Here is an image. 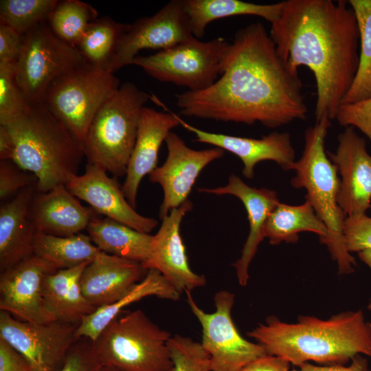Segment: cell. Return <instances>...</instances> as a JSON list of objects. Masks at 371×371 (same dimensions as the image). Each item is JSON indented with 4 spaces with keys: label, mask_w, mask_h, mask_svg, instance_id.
I'll use <instances>...</instances> for the list:
<instances>
[{
    "label": "cell",
    "mask_w": 371,
    "mask_h": 371,
    "mask_svg": "<svg viewBox=\"0 0 371 371\" xmlns=\"http://www.w3.org/2000/svg\"><path fill=\"white\" fill-rule=\"evenodd\" d=\"M302 87L298 69L282 58L269 32L256 22L236 32L214 83L175 98L185 116L275 128L306 117Z\"/></svg>",
    "instance_id": "6da1fadb"
},
{
    "label": "cell",
    "mask_w": 371,
    "mask_h": 371,
    "mask_svg": "<svg viewBox=\"0 0 371 371\" xmlns=\"http://www.w3.org/2000/svg\"><path fill=\"white\" fill-rule=\"evenodd\" d=\"M269 34L282 58L307 67L317 87L316 121L335 119L355 80L359 32L346 0H287Z\"/></svg>",
    "instance_id": "7a4b0ae2"
},
{
    "label": "cell",
    "mask_w": 371,
    "mask_h": 371,
    "mask_svg": "<svg viewBox=\"0 0 371 371\" xmlns=\"http://www.w3.org/2000/svg\"><path fill=\"white\" fill-rule=\"evenodd\" d=\"M248 336L268 355L298 367L310 361L321 366L344 365L361 355L371 357V322L361 310L339 313L327 319L302 315L295 323L271 316Z\"/></svg>",
    "instance_id": "3957f363"
},
{
    "label": "cell",
    "mask_w": 371,
    "mask_h": 371,
    "mask_svg": "<svg viewBox=\"0 0 371 371\" xmlns=\"http://www.w3.org/2000/svg\"><path fill=\"white\" fill-rule=\"evenodd\" d=\"M3 126L14 143L12 161L36 176L38 192L65 185L78 175L84 147L43 102L30 104Z\"/></svg>",
    "instance_id": "277c9868"
},
{
    "label": "cell",
    "mask_w": 371,
    "mask_h": 371,
    "mask_svg": "<svg viewBox=\"0 0 371 371\" xmlns=\"http://www.w3.org/2000/svg\"><path fill=\"white\" fill-rule=\"evenodd\" d=\"M330 121L324 117L306 130L302 155L291 167L295 176L291 184L295 188L306 190V200L311 203L328 230V236L322 243L327 246L332 258L337 262L339 273L350 274L355 271L357 263L344 242L346 216L337 203L340 179L337 166L325 150V139Z\"/></svg>",
    "instance_id": "5b68a950"
},
{
    "label": "cell",
    "mask_w": 371,
    "mask_h": 371,
    "mask_svg": "<svg viewBox=\"0 0 371 371\" xmlns=\"http://www.w3.org/2000/svg\"><path fill=\"white\" fill-rule=\"evenodd\" d=\"M151 96L126 82L101 106L84 143L87 163L115 177L126 175L142 109Z\"/></svg>",
    "instance_id": "8992f818"
},
{
    "label": "cell",
    "mask_w": 371,
    "mask_h": 371,
    "mask_svg": "<svg viewBox=\"0 0 371 371\" xmlns=\"http://www.w3.org/2000/svg\"><path fill=\"white\" fill-rule=\"evenodd\" d=\"M170 337L138 309L112 320L92 341V348L102 366L121 371H169Z\"/></svg>",
    "instance_id": "52a82bcc"
},
{
    "label": "cell",
    "mask_w": 371,
    "mask_h": 371,
    "mask_svg": "<svg viewBox=\"0 0 371 371\" xmlns=\"http://www.w3.org/2000/svg\"><path fill=\"white\" fill-rule=\"evenodd\" d=\"M120 86L114 74L86 63L56 79L43 102L84 147L95 114Z\"/></svg>",
    "instance_id": "ba28073f"
},
{
    "label": "cell",
    "mask_w": 371,
    "mask_h": 371,
    "mask_svg": "<svg viewBox=\"0 0 371 371\" xmlns=\"http://www.w3.org/2000/svg\"><path fill=\"white\" fill-rule=\"evenodd\" d=\"M229 43L223 37L202 41L193 36L155 54L137 56L132 65L159 81L201 91L219 78Z\"/></svg>",
    "instance_id": "9c48e42d"
},
{
    "label": "cell",
    "mask_w": 371,
    "mask_h": 371,
    "mask_svg": "<svg viewBox=\"0 0 371 371\" xmlns=\"http://www.w3.org/2000/svg\"><path fill=\"white\" fill-rule=\"evenodd\" d=\"M85 63L77 47L58 38L44 21L24 35L15 63L16 82L30 104L43 102L56 79Z\"/></svg>",
    "instance_id": "30bf717a"
},
{
    "label": "cell",
    "mask_w": 371,
    "mask_h": 371,
    "mask_svg": "<svg viewBox=\"0 0 371 371\" xmlns=\"http://www.w3.org/2000/svg\"><path fill=\"white\" fill-rule=\"evenodd\" d=\"M185 293L189 307L200 324V343L209 355L212 371H240L251 361L268 355L262 345L243 338L236 327L232 317L234 293L225 290L216 293L215 311L207 313L198 306L191 291Z\"/></svg>",
    "instance_id": "8fae6325"
},
{
    "label": "cell",
    "mask_w": 371,
    "mask_h": 371,
    "mask_svg": "<svg viewBox=\"0 0 371 371\" xmlns=\"http://www.w3.org/2000/svg\"><path fill=\"white\" fill-rule=\"evenodd\" d=\"M193 36L183 0L170 1L153 16L128 24L107 71L114 74L123 67L132 65L142 49L164 50Z\"/></svg>",
    "instance_id": "7c38bea8"
},
{
    "label": "cell",
    "mask_w": 371,
    "mask_h": 371,
    "mask_svg": "<svg viewBox=\"0 0 371 371\" xmlns=\"http://www.w3.org/2000/svg\"><path fill=\"white\" fill-rule=\"evenodd\" d=\"M78 326L58 321L34 324L0 312V338L21 354L33 368L55 371L63 366L69 349L78 339Z\"/></svg>",
    "instance_id": "4fadbf2b"
},
{
    "label": "cell",
    "mask_w": 371,
    "mask_h": 371,
    "mask_svg": "<svg viewBox=\"0 0 371 371\" xmlns=\"http://www.w3.org/2000/svg\"><path fill=\"white\" fill-rule=\"evenodd\" d=\"M165 142L168 150L165 162L148 175L150 181L159 184L163 190L164 198L159 210L161 219L188 200L203 168L225 154L224 150L217 147L199 150L190 148L181 137L172 131Z\"/></svg>",
    "instance_id": "5bb4252c"
},
{
    "label": "cell",
    "mask_w": 371,
    "mask_h": 371,
    "mask_svg": "<svg viewBox=\"0 0 371 371\" xmlns=\"http://www.w3.org/2000/svg\"><path fill=\"white\" fill-rule=\"evenodd\" d=\"M58 271L49 262L36 255L1 273L0 309L20 320L34 324L56 322L43 294L45 278Z\"/></svg>",
    "instance_id": "9a60e30c"
},
{
    "label": "cell",
    "mask_w": 371,
    "mask_h": 371,
    "mask_svg": "<svg viewBox=\"0 0 371 371\" xmlns=\"http://www.w3.org/2000/svg\"><path fill=\"white\" fill-rule=\"evenodd\" d=\"M327 155L341 175L338 205L346 216L366 214L371 207V155L365 139L347 126L338 135L336 153Z\"/></svg>",
    "instance_id": "2e32d148"
},
{
    "label": "cell",
    "mask_w": 371,
    "mask_h": 371,
    "mask_svg": "<svg viewBox=\"0 0 371 371\" xmlns=\"http://www.w3.org/2000/svg\"><path fill=\"white\" fill-rule=\"evenodd\" d=\"M65 186L95 212L139 232L149 234L158 224L156 219L137 213L116 179L110 177L106 170L97 166L87 163L85 172L71 177Z\"/></svg>",
    "instance_id": "e0dca14e"
},
{
    "label": "cell",
    "mask_w": 371,
    "mask_h": 371,
    "mask_svg": "<svg viewBox=\"0 0 371 371\" xmlns=\"http://www.w3.org/2000/svg\"><path fill=\"white\" fill-rule=\"evenodd\" d=\"M192 209V202L187 200L162 219L158 232L153 236L150 258L143 265L147 270H158L180 294L206 283L204 276L191 269L180 233L183 218Z\"/></svg>",
    "instance_id": "ac0fdd59"
},
{
    "label": "cell",
    "mask_w": 371,
    "mask_h": 371,
    "mask_svg": "<svg viewBox=\"0 0 371 371\" xmlns=\"http://www.w3.org/2000/svg\"><path fill=\"white\" fill-rule=\"evenodd\" d=\"M151 99L163 106L167 113L146 106L142 109L136 141L122 186L127 201L134 208L142 179L157 167L160 146L171 130L180 125L177 114L166 108L157 97L153 96Z\"/></svg>",
    "instance_id": "d6986e66"
},
{
    "label": "cell",
    "mask_w": 371,
    "mask_h": 371,
    "mask_svg": "<svg viewBox=\"0 0 371 371\" xmlns=\"http://www.w3.org/2000/svg\"><path fill=\"white\" fill-rule=\"evenodd\" d=\"M179 124L195 135L194 141L220 148L237 156L243 163V175L251 179L254 167L262 161L276 162L284 170H291L295 151L291 136L286 133L273 132L260 139L233 136L205 131L195 127L178 115Z\"/></svg>",
    "instance_id": "ffe728a7"
},
{
    "label": "cell",
    "mask_w": 371,
    "mask_h": 371,
    "mask_svg": "<svg viewBox=\"0 0 371 371\" xmlns=\"http://www.w3.org/2000/svg\"><path fill=\"white\" fill-rule=\"evenodd\" d=\"M147 271L138 262L100 251L82 273L81 290L93 306L109 305L126 295Z\"/></svg>",
    "instance_id": "44dd1931"
},
{
    "label": "cell",
    "mask_w": 371,
    "mask_h": 371,
    "mask_svg": "<svg viewBox=\"0 0 371 371\" xmlns=\"http://www.w3.org/2000/svg\"><path fill=\"white\" fill-rule=\"evenodd\" d=\"M199 192L216 195L230 194L243 203L249 223V232L240 258L233 264L238 283L246 286L249 280L248 269L258 246L265 238L263 228L266 221L280 203L276 191L267 188H256L247 185L235 175L228 179L225 186L214 188H198Z\"/></svg>",
    "instance_id": "7402d4cb"
},
{
    "label": "cell",
    "mask_w": 371,
    "mask_h": 371,
    "mask_svg": "<svg viewBox=\"0 0 371 371\" xmlns=\"http://www.w3.org/2000/svg\"><path fill=\"white\" fill-rule=\"evenodd\" d=\"M94 212L82 205L65 185L45 192L36 190L29 210L38 232L57 236H72L87 229Z\"/></svg>",
    "instance_id": "603a6c76"
},
{
    "label": "cell",
    "mask_w": 371,
    "mask_h": 371,
    "mask_svg": "<svg viewBox=\"0 0 371 371\" xmlns=\"http://www.w3.org/2000/svg\"><path fill=\"white\" fill-rule=\"evenodd\" d=\"M36 191V185L28 186L1 205V273L34 255V240L37 231L29 210Z\"/></svg>",
    "instance_id": "cb8c5ba5"
},
{
    "label": "cell",
    "mask_w": 371,
    "mask_h": 371,
    "mask_svg": "<svg viewBox=\"0 0 371 371\" xmlns=\"http://www.w3.org/2000/svg\"><path fill=\"white\" fill-rule=\"evenodd\" d=\"M89 263L59 269L45 278L43 298L56 321L78 326L85 317L98 308L85 297L80 284L82 273Z\"/></svg>",
    "instance_id": "d4e9b609"
},
{
    "label": "cell",
    "mask_w": 371,
    "mask_h": 371,
    "mask_svg": "<svg viewBox=\"0 0 371 371\" xmlns=\"http://www.w3.org/2000/svg\"><path fill=\"white\" fill-rule=\"evenodd\" d=\"M180 295L158 270L150 269L143 279L124 297L114 303L98 308L85 317L76 330V336L78 339L85 337L93 341L126 306L148 296L175 301Z\"/></svg>",
    "instance_id": "484cf974"
},
{
    "label": "cell",
    "mask_w": 371,
    "mask_h": 371,
    "mask_svg": "<svg viewBox=\"0 0 371 371\" xmlns=\"http://www.w3.org/2000/svg\"><path fill=\"white\" fill-rule=\"evenodd\" d=\"M87 231L102 251L145 265L150 258L153 236L109 218L93 217Z\"/></svg>",
    "instance_id": "4316f807"
},
{
    "label": "cell",
    "mask_w": 371,
    "mask_h": 371,
    "mask_svg": "<svg viewBox=\"0 0 371 371\" xmlns=\"http://www.w3.org/2000/svg\"><path fill=\"white\" fill-rule=\"evenodd\" d=\"M192 34L201 38L211 22L233 16L253 15L272 23L280 15L283 1L258 4L240 0H183Z\"/></svg>",
    "instance_id": "83f0119b"
},
{
    "label": "cell",
    "mask_w": 371,
    "mask_h": 371,
    "mask_svg": "<svg viewBox=\"0 0 371 371\" xmlns=\"http://www.w3.org/2000/svg\"><path fill=\"white\" fill-rule=\"evenodd\" d=\"M301 232H311L319 236L321 243L328 236L324 223L316 214L311 203L299 205L279 203L268 216L263 228V236L273 245L282 242L295 243Z\"/></svg>",
    "instance_id": "f1b7e54d"
},
{
    "label": "cell",
    "mask_w": 371,
    "mask_h": 371,
    "mask_svg": "<svg viewBox=\"0 0 371 371\" xmlns=\"http://www.w3.org/2000/svg\"><path fill=\"white\" fill-rule=\"evenodd\" d=\"M100 251L89 235L82 233L57 236L37 232L34 240V254L58 270L90 262Z\"/></svg>",
    "instance_id": "f546056e"
},
{
    "label": "cell",
    "mask_w": 371,
    "mask_h": 371,
    "mask_svg": "<svg viewBox=\"0 0 371 371\" xmlns=\"http://www.w3.org/2000/svg\"><path fill=\"white\" fill-rule=\"evenodd\" d=\"M128 24L109 16L91 22L76 47L87 63L107 70L117 45Z\"/></svg>",
    "instance_id": "4dcf8cb0"
},
{
    "label": "cell",
    "mask_w": 371,
    "mask_h": 371,
    "mask_svg": "<svg viewBox=\"0 0 371 371\" xmlns=\"http://www.w3.org/2000/svg\"><path fill=\"white\" fill-rule=\"evenodd\" d=\"M358 23L359 61L353 83L341 104L371 98V0H349Z\"/></svg>",
    "instance_id": "1f68e13d"
},
{
    "label": "cell",
    "mask_w": 371,
    "mask_h": 371,
    "mask_svg": "<svg viewBox=\"0 0 371 371\" xmlns=\"http://www.w3.org/2000/svg\"><path fill=\"white\" fill-rule=\"evenodd\" d=\"M98 16L91 5L78 0L58 1L46 22L60 39L76 47L89 24Z\"/></svg>",
    "instance_id": "d6a6232c"
},
{
    "label": "cell",
    "mask_w": 371,
    "mask_h": 371,
    "mask_svg": "<svg viewBox=\"0 0 371 371\" xmlns=\"http://www.w3.org/2000/svg\"><path fill=\"white\" fill-rule=\"evenodd\" d=\"M58 2V0H1L0 23L24 36L37 25L46 21Z\"/></svg>",
    "instance_id": "836d02e7"
},
{
    "label": "cell",
    "mask_w": 371,
    "mask_h": 371,
    "mask_svg": "<svg viewBox=\"0 0 371 371\" xmlns=\"http://www.w3.org/2000/svg\"><path fill=\"white\" fill-rule=\"evenodd\" d=\"M172 362L169 371H212L209 355L201 344L180 335L168 341Z\"/></svg>",
    "instance_id": "e575fe53"
},
{
    "label": "cell",
    "mask_w": 371,
    "mask_h": 371,
    "mask_svg": "<svg viewBox=\"0 0 371 371\" xmlns=\"http://www.w3.org/2000/svg\"><path fill=\"white\" fill-rule=\"evenodd\" d=\"M15 63L0 62V125L20 115L30 106L16 82Z\"/></svg>",
    "instance_id": "d590c367"
},
{
    "label": "cell",
    "mask_w": 371,
    "mask_h": 371,
    "mask_svg": "<svg viewBox=\"0 0 371 371\" xmlns=\"http://www.w3.org/2000/svg\"><path fill=\"white\" fill-rule=\"evenodd\" d=\"M37 184L33 174L20 168L10 160L0 162V199L5 202L25 188Z\"/></svg>",
    "instance_id": "8d00e7d4"
},
{
    "label": "cell",
    "mask_w": 371,
    "mask_h": 371,
    "mask_svg": "<svg viewBox=\"0 0 371 371\" xmlns=\"http://www.w3.org/2000/svg\"><path fill=\"white\" fill-rule=\"evenodd\" d=\"M344 238L346 249L350 253L371 249V217L366 214L346 216Z\"/></svg>",
    "instance_id": "74e56055"
},
{
    "label": "cell",
    "mask_w": 371,
    "mask_h": 371,
    "mask_svg": "<svg viewBox=\"0 0 371 371\" xmlns=\"http://www.w3.org/2000/svg\"><path fill=\"white\" fill-rule=\"evenodd\" d=\"M79 338L69 349L59 371H98L102 366L95 357L92 341Z\"/></svg>",
    "instance_id": "f35d334b"
},
{
    "label": "cell",
    "mask_w": 371,
    "mask_h": 371,
    "mask_svg": "<svg viewBox=\"0 0 371 371\" xmlns=\"http://www.w3.org/2000/svg\"><path fill=\"white\" fill-rule=\"evenodd\" d=\"M335 119L341 126L357 128L371 142V98L354 104H341Z\"/></svg>",
    "instance_id": "ab89813d"
},
{
    "label": "cell",
    "mask_w": 371,
    "mask_h": 371,
    "mask_svg": "<svg viewBox=\"0 0 371 371\" xmlns=\"http://www.w3.org/2000/svg\"><path fill=\"white\" fill-rule=\"evenodd\" d=\"M24 36L11 27L0 23V62L15 63L23 43Z\"/></svg>",
    "instance_id": "60d3db41"
},
{
    "label": "cell",
    "mask_w": 371,
    "mask_h": 371,
    "mask_svg": "<svg viewBox=\"0 0 371 371\" xmlns=\"http://www.w3.org/2000/svg\"><path fill=\"white\" fill-rule=\"evenodd\" d=\"M32 369L21 354L0 338V371H32Z\"/></svg>",
    "instance_id": "b9f144b4"
},
{
    "label": "cell",
    "mask_w": 371,
    "mask_h": 371,
    "mask_svg": "<svg viewBox=\"0 0 371 371\" xmlns=\"http://www.w3.org/2000/svg\"><path fill=\"white\" fill-rule=\"evenodd\" d=\"M290 365L282 357L267 355L251 361L240 371H291Z\"/></svg>",
    "instance_id": "7bdbcfd3"
},
{
    "label": "cell",
    "mask_w": 371,
    "mask_h": 371,
    "mask_svg": "<svg viewBox=\"0 0 371 371\" xmlns=\"http://www.w3.org/2000/svg\"><path fill=\"white\" fill-rule=\"evenodd\" d=\"M352 363L349 366L344 365L317 366L310 362L302 364L300 371H368L366 359L358 355L352 359Z\"/></svg>",
    "instance_id": "ee69618b"
},
{
    "label": "cell",
    "mask_w": 371,
    "mask_h": 371,
    "mask_svg": "<svg viewBox=\"0 0 371 371\" xmlns=\"http://www.w3.org/2000/svg\"><path fill=\"white\" fill-rule=\"evenodd\" d=\"M14 143L8 128L0 125V159L12 161L14 156Z\"/></svg>",
    "instance_id": "f6af8a7d"
},
{
    "label": "cell",
    "mask_w": 371,
    "mask_h": 371,
    "mask_svg": "<svg viewBox=\"0 0 371 371\" xmlns=\"http://www.w3.org/2000/svg\"><path fill=\"white\" fill-rule=\"evenodd\" d=\"M358 256L361 261L371 269V249H366L358 252ZM368 309L371 311V298L368 305Z\"/></svg>",
    "instance_id": "bcb514c9"
},
{
    "label": "cell",
    "mask_w": 371,
    "mask_h": 371,
    "mask_svg": "<svg viewBox=\"0 0 371 371\" xmlns=\"http://www.w3.org/2000/svg\"><path fill=\"white\" fill-rule=\"evenodd\" d=\"M98 371H121L111 366H102Z\"/></svg>",
    "instance_id": "7dc6e473"
},
{
    "label": "cell",
    "mask_w": 371,
    "mask_h": 371,
    "mask_svg": "<svg viewBox=\"0 0 371 371\" xmlns=\"http://www.w3.org/2000/svg\"><path fill=\"white\" fill-rule=\"evenodd\" d=\"M32 371H52L45 368H33Z\"/></svg>",
    "instance_id": "c3c4849f"
},
{
    "label": "cell",
    "mask_w": 371,
    "mask_h": 371,
    "mask_svg": "<svg viewBox=\"0 0 371 371\" xmlns=\"http://www.w3.org/2000/svg\"><path fill=\"white\" fill-rule=\"evenodd\" d=\"M291 371H300V370H299L293 369V370H291Z\"/></svg>",
    "instance_id": "681fc988"
},
{
    "label": "cell",
    "mask_w": 371,
    "mask_h": 371,
    "mask_svg": "<svg viewBox=\"0 0 371 371\" xmlns=\"http://www.w3.org/2000/svg\"><path fill=\"white\" fill-rule=\"evenodd\" d=\"M370 208H371V207H370Z\"/></svg>",
    "instance_id": "f907efd6"
}]
</instances>
